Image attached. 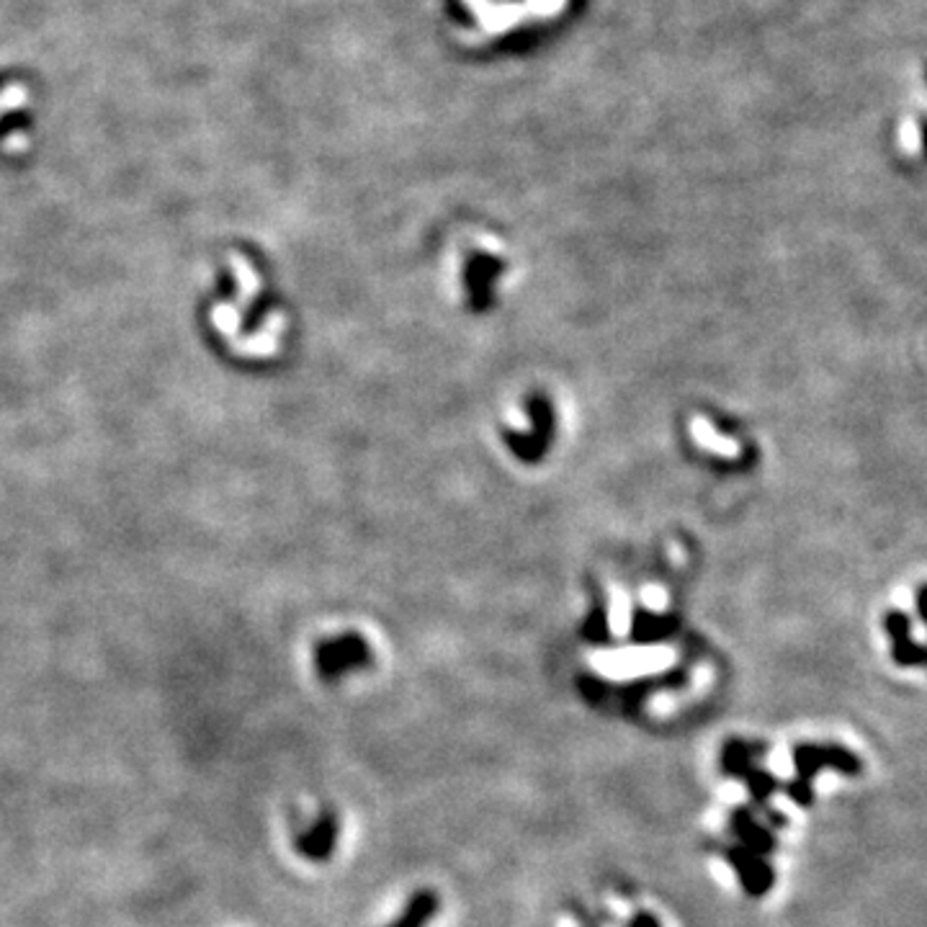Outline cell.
I'll return each instance as SVG.
<instances>
[{
  "label": "cell",
  "instance_id": "obj_4",
  "mask_svg": "<svg viewBox=\"0 0 927 927\" xmlns=\"http://www.w3.org/2000/svg\"><path fill=\"white\" fill-rule=\"evenodd\" d=\"M632 927H657V923L655 919H652L649 915H642V917H636L634 919V925Z\"/></svg>",
  "mask_w": 927,
  "mask_h": 927
},
{
  "label": "cell",
  "instance_id": "obj_2",
  "mask_svg": "<svg viewBox=\"0 0 927 927\" xmlns=\"http://www.w3.org/2000/svg\"><path fill=\"white\" fill-rule=\"evenodd\" d=\"M28 101V91L21 83H11L9 89L0 91V116L19 112V108H24Z\"/></svg>",
  "mask_w": 927,
  "mask_h": 927
},
{
  "label": "cell",
  "instance_id": "obj_7",
  "mask_svg": "<svg viewBox=\"0 0 927 927\" xmlns=\"http://www.w3.org/2000/svg\"><path fill=\"white\" fill-rule=\"evenodd\" d=\"M925 75H927V70H925Z\"/></svg>",
  "mask_w": 927,
  "mask_h": 927
},
{
  "label": "cell",
  "instance_id": "obj_1",
  "mask_svg": "<svg viewBox=\"0 0 927 927\" xmlns=\"http://www.w3.org/2000/svg\"><path fill=\"white\" fill-rule=\"evenodd\" d=\"M436 896L431 892H420L415 900L408 904L400 919H395L392 927H423L429 919L436 915Z\"/></svg>",
  "mask_w": 927,
  "mask_h": 927
},
{
  "label": "cell",
  "instance_id": "obj_6",
  "mask_svg": "<svg viewBox=\"0 0 927 927\" xmlns=\"http://www.w3.org/2000/svg\"><path fill=\"white\" fill-rule=\"evenodd\" d=\"M919 134H923V152H925V157H927V119L919 121Z\"/></svg>",
  "mask_w": 927,
  "mask_h": 927
},
{
  "label": "cell",
  "instance_id": "obj_3",
  "mask_svg": "<svg viewBox=\"0 0 927 927\" xmlns=\"http://www.w3.org/2000/svg\"><path fill=\"white\" fill-rule=\"evenodd\" d=\"M887 629L894 634V639H904V634H907L910 624L902 613H889L887 615Z\"/></svg>",
  "mask_w": 927,
  "mask_h": 927
},
{
  "label": "cell",
  "instance_id": "obj_5",
  "mask_svg": "<svg viewBox=\"0 0 927 927\" xmlns=\"http://www.w3.org/2000/svg\"><path fill=\"white\" fill-rule=\"evenodd\" d=\"M917 606H919V611H923V615H925V621H927V588L919 592V598H917Z\"/></svg>",
  "mask_w": 927,
  "mask_h": 927
}]
</instances>
